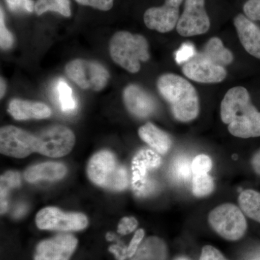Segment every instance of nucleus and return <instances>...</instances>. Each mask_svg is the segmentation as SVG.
<instances>
[{"label":"nucleus","mask_w":260,"mask_h":260,"mask_svg":"<svg viewBox=\"0 0 260 260\" xmlns=\"http://www.w3.org/2000/svg\"><path fill=\"white\" fill-rule=\"evenodd\" d=\"M220 116L234 136L260 137V112L251 104L249 92L244 87H234L227 92L222 101Z\"/></svg>","instance_id":"obj_1"},{"label":"nucleus","mask_w":260,"mask_h":260,"mask_svg":"<svg viewBox=\"0 0 260 260\" xmlns=\"http://www.w3.org/2000/svg\"><path fill=\"white\" fill-rule=\"evenodd\" d=\"M157 86L160 95L170 104L178 120L187 122L198 116L199 98L189 81L179 75L165 74L159 78Z\"/></svg>","instance_id":"obj_2"},{"label":"nucleus","mask_w":260,"mask_h":260,"mask_svg":"<svg viewBox=\"0 0 260 260\" xmlns=\"http://www.w3.org/2000/svg\"><path fill=\"white\" fill-rule=\"evenodd\" d=\"M109 51L113 60L131 73H138L140 62L150 58L146 39L127 31H119L113 36Z\"/></svg>","instance_id":"obj_3"},{"label":"nucleus","mask_w":260,"mask_h":260,"mask_svg":"<svg viewBox=\"0 0 260 260\" xmlns=\"http://www.w3.org/2000/svg\"><path fill=\"white\" fill-rule=\"evenodd\" d=\"M88 174L94 184L112 190H123L129 183L125 168L119 165L114 154L107 150L92 157L88 166Z\"/></svg>","instance_id":"obj_4"},{"label":"nucleus","mask_w":260,"mask_h":260,"mask_svg":"<svg viewBox=\"0 0 260 260\" xmlns=\"http://www.w3.org/2000/svg\"><path fill=\"white\" fill-rule=\"evenodd\" d=\"M208 220L213 230L229 241L242 239L247 229V223L243 212L231 203L220 205L212 210Z\"/></svg>","instance_id":"obj_5"},{"label":"nucleus","mask_w":260,"mask_h":260,"mask_svg":"<svg viewBox=\"0 0 260 260\" xmlns=\"http://www.w3.org/2000/svg\"><path fill=\"white\" fill-rule=\"evenodd\" d=\"M67 75L80 88L99 91L105 88L109 73L98 61L78 59L70 61L65 68Z\"/></svg>","instance_id":"obj_6"},{"label":"nucleus","mask_w":260,"mask_h":260,"mask_svg":"<svg viewBox=\"0 0 260 260\" xmlns=\"http://www.w3.org/2000/svg\"><path fill=\"white\" fill-rule=\"evenodd\" d=\"M36 137L37 153L51 158L68 155L75 143L74 133L64 126H51Z\"/></svg>","instance_id":"obj_7"},{"label":"nucleus","mask_w":260,"mask_h":260,"mask_svg":"<svg viewBox=\"0 0 260 260\" xmlns=\"http://www.w3.org/2000/svg\"><path fill=\"white\" fill-rule=\"evenodd\" d=\"M37 137L16 126H3L0 130V150L4 155L25 158L37 153Z\"/></svg>","instance_id":"obj_8"},{"label":"nucleus","mask_w":260,"mask_h":260,"mask_svg":"<svg viewBox=\"0 0 260 260\" xmlns=\"http://www.w3.org/2000/svg\"><path fill=\"white\" fill-rule=\"evenodd\" d=\"M36 222L42 230H56L62 232L80 231L85 229L88 221L81 213H65L53 207L44 208L38 213Z\"/></svg>","instance_id":"obj_9"},{"label":"nucleus","mask_w":260,"mask_h":260,"mask_svg":"<svg viewBox=\"0 0 260 260\" xmlns=\"http://www.w3.org/2000/svg\"><path fill=\"white\" fill-rule=\"evenodd\" d=\"M210 20L205 9V0H185L184 10L177 25L182 37H193L208 32Z\"/></svg>","instance_id":"obj_10"},{"label":"nucleus","mask_w":260,"mask_h":260,"mask_svg":"<svg viewBox=\"0 0 260 260\" xmlns=\"http://www.w3.org/2000/svg\"><path fill=\"white\" fill-rule=\"evenodd\" d=\"M158 154L150 150L143 149L135 155L133 160V184L135 192L140 196H145L153 189V183L148 180L147 174L150 169L160 165Z\"/></svg>","instance_id":"obj_11"},{"label":"nucleus","mask_w":260,"mask_h":260,"mask_svg":"<svg viewBox=\"0 0 260 260\" xmlns=\"http://www.w3.org/2000/svg\"><path fill=\"white\" fill-rule=\"evenodd\" d=\"M183 0H166L161 7L149 8L143 20L149 29L160 32L171 31L177 27L179 18V8Z\"/></svg>","instance_id":"obj_12"},{"label":"nucleus","mask_w":260,"mask_h":260,"mask_svg":"<svg viewBox=\"0 0 260 260\" xmlns=\"http://www.w3.org/2000/svg\"><path fill=\"white\" fill-rule=\"evenodd\" d=\"M182 72L189 79L202 83H220L227 75L223 67L214 64L200 53L184 63Z\"/></svg>","instance_id":"obj_13"},{"label":"nucleus","mask_w":260,"mask_h":260,"mask_svg":"<svg viewBox=\"0 0 260 260\" xmlns=\"http://www.w3.org/2000/svg\"><path fill=\"white\" fill-rule=\"evenodd\" d=\"M78 245L76 238L60 234L38 244L34 260H70Z\"/></svg>","instance_id":"obj_14"},{"label":"nucleus","mask_w":260,"mask_h":260,"mask_svg":"<svg viewBox=\"0 0 260 260\" xmlns=\"http://www.w3.org/2000/svg\"><path fill=\"white\" fill-rule=\"evenodd\" d=\"M123 99L128 111L138 117H148L155 110V103L153 97L139 85H128L124 89Z\"/></svg>","instance_id":"obj_15"},{"label":"nucleus","mask_w":260,"mask_h":260,"mask_svg":"<svg viewBox=\"0 0 260 260\" xmlns=\"http://www.w3.org/2000/svg\"><path fill=\"white\" fill-rule=\"evenodd\" d=\"M234 25L240 42L251 56L260 59V28L246 15H238Z\"/></svg>","instance_id":"obj_16"},{"label":"nucleus","mask_w":260,"mask_h":260,"mask_svg":"<svg viewBox=\"0 0 260 260\" xmlns=\"http://www.w3.org/2000/svg\"><path fill=\"white\" fill-rule=\"evenodd\" d=\"M8 112L17 120L42 119L51 116V109L44 103L14 99L10 103Z\"/></svg>","instance_id":"obj_17"},{"label":"nucleus","mask_w":260,"mask_h":260,"mask_svg":"<svg viewBox=\"0 0 260 260\" xmlns=\"http://www.w3.org/2000/svg\"><path fill=\"white\" fill-rule=\"evenodd\" d=\"M67 169L59 162H44L29 168L25 173V179L29 182L37 181H56L62 179Z\"/></svg>","instance_id":"obj_18"},{"label":"nucleus","mask_w":260,"mask_h":260,"mask_svg":"<svg viewBox=\"0 0 260 260\" xmlns=\"http://www.w3.org/2000/svg\"><path fill=\"white\" fill-rule=\"evenodd\" d=\"M140 138L158 153L166 154L172 147V140L169 135L152 123L142 126L138 131Z\"/></svg>","instance_id":"obj_19"},{"label":"nucleus","mask_w":260,"mask_h":260,"mask_svg":"<svg viewBox=\"0 0 260 260\" xmlns=\"http://www.w3.org/2000/svg\"><path fill=\"white\" fill-rule=\"evenodd\" d=\"M168 254L165 242L156 237L145 239L130 260H166Z\"/></svg>","instance_id":"obj_20"},{"label":"nucleus","mask_w":260,"mask_h":260,"mask_svg":"<svg viewBox=\"0 0 260 260\" xmlns=\"http://www.w3.org/2000/svg\"><path fill=\"white\" fill-rule=\"evenodd\" d=\"M200 54L214 64L223 68L234 60L232 51L224 47L221 40L216 37L210 39Z\"/></svg>","instance_id":"obj_21"},{"label":"nucleus","mask_w":260,"mask_h":260,"mask_svg":"<svg viewBox=\"0 0 260 260\" xmlns=\"http://www.w3.org/2000/svg\"><path fill=\"white\" fill-rule=\"evenodd\" d=\"M239 203L243 213L260 223V193L252 189L242 191Z\"/></svg>","instance_id":"obj_22"},{"label":"nucleus","mask_w":260,"mask_h":260,"mask_svg":"<svg viewBox=\"0 0 260 260\" xmlns=\"http://www.w3.org/2000/svg\"><path fill=\"white\" fill-rule=\"evenodd\" d=\"M34 10L38 15L48 11L56 12L64 17L71 15L70 0H37Z\"/></svg>","instance_id":"obj_23"},{"label":"nucleus","mask_w":260,"mask_h":260,"mask_svg":"<svg viewBox=\"0 0 260 260\" xmlns=\"http://www.w3.org/2000/svg\"><path fill=\"white\" fill-rule=\"evenodd\" d=\"M20 177L18 172H7L1 177V186H0V194H1V213L4 214L8 210V194L10 189L20 186Z\"/></svg>","instance_id":"obj_24"},{"label":"nucleus","mask_w":260,"mask_h":260,"mask_svg":"<svg viewBox=\"0 0 260 260\" xmlns=\"http://www.w3.org/2000/svg\"><path fill=\"white\" fill-rule=\"evenodd\" d=\"M58 96L61 110L65 112H71L76 109L77 104L73 97V90L63 79L58 80L56 83Z\"/></svg>","instance_id":"obj_25"},{"label":"nucleus","mask_w":260,"mask_h":260,"mask_svg":"<svg viewBox=\"0 0 260 260\" xmlns=\"http://www.w3.org/2000/svg\"><path fill=\"white\" fill-rule=\"evenodd\" d=\"M215 184L208 174H197L192 180V192L197 198H205L211 194Z\"/></svg>","instance_id":"obj_26"},{"label":"nucleus","mask_w":260,"mask_h":260,"mask_svg":"<svg viewBox=\"0 0 260 260\" xmlns=\"http://www.w3.org/2000/svg\"><path fill=\"white\" fill-rule=\"evenodd\" d=\"M191 167V172L194 175L208 174L213 167V161L208 155L201 154L195 157Z\"/></svg>","instance_id":"obj_27"},{"label":"nucleus","mask_w":260,"mask_h":260,"mask_svg":"<svg viewBox=\"0 0 260 260\" xmlns=\"http://www.w3.org/2000/svg\"><path fill=\"white\" fill-rule=\"evenodd\" d=\"M13 44H14V38L5 26L4 13L1 8V15H0V46H1V49L8 50L13 47Z\"/></svg>","instance_id":"obj_28"},{"label":"nucleus","mask_w":260,"mask_h":260,"mask_svg":"<svg viewBox=\"0 0 260 260\" xmlns=\"http://www.w3.org/2000/svg\"><path fill=\"white\" fill-rule=\"evenodd\" d=\"M244 12L251 20L260 21V0H248L244 5Z\"/></svg>","instance_id":"obj_29"},{"label":"nucleus","mask_w":260,"mask_h":260,"mask_svg":"<svg viewBox=\"0 0 260 260\" xmlns=\"http://www.w3.org/2000/svg\"><path fill=\"white\" fill-rule=\"evenodd\" d=\"M196 51L194 46L192 44L186 43L181 46L180 49L178 50L176 54V60L179 64L185 63L191 59L193 56L196 55Z\"/></svg>","instance_id":"obj_30"},{"label":"nucleus","mask_w":260,"mask_h":260,"mask_svg":"<svg viewBox=\"0 0 260 260\" xmlns=\"http://www.w3.org/2000/svg\"><path fill=\"white\" fill-rule=\"evenodd\" d=\"M174 170L179 179H187L190 177L191 167L187 159L181 158L174 164Z\"/></svg>","instance_id":"obj_31"},{"label":"nucleus","mask_w":260,"mask_h":260,"mask_svg":"<svg viewBox=\"0 0 260 260\" xmlns=\"http://www.w3.org/2000/svg\"><path fill=\"white\" fill-rule=\"evenodd\" d=\"M5 2L12 11L25 10L31 13L35 10V5L32 0H5Z\"/></svg>","instance_id":"obj_32"},{"label":"nucleus","mask_w":260,"mask_h":260,"mask_svg":"<svg viewBox=\"0 0 260 260\" xmlns=\"http://www.w3.org/2000/svg\"><path fill=\"white\" fill-rule=\"evenodd\" d=\"M77 3L85 6L92 7L102 11H108L112 8L114 0H75Z\"/></svg>","instance_id":"obj_33"},{"label":"nucleus","mask_w":260,"mask_h":260,"mask_svg":"<svg viewBox=\"0 0 260 260\" xmlns=\"http://www.w3.org/2000/svg\"><path fill=\"white\" fill-rule=\"evenodd\" d=\"M200 260H227L218 249L213 246L207 245L202 249Z\"/></svg>","instance_id":"obj_34"},{"label":"nucleus","mask_w":260,"mask_h":260,"mask_svg":"<svg viewBox=\"0 0 260 260\" xmlns=\"http://www.w3.org/2000/svg\"><path fill=\"white\" fill-rule=\"evenodd\" d=\"M138 226V221L133 217H126L121 220L118 226V232L122 235H126L134 232Z\"/></svg>","instance_id":"obj_35"},{"label":"nucleus","mask_w":260,"mask_h":260,"mask_svg":"<svg viewBox=\"0 0 260 260\" xmlns=\"http://www.w3.org/2000/svg\"><path fill=\"white\" fill-rule=\"evenodd\" d=\"M144 237L145 232L143 229H139L135 232L134 237H133L127 247L128 257L131 258L132 256L134 255L140 244H141L142 241H143Z\"/></svg>","instance_id":"obj_36"},{"label":"nucleus","mask_w":260,"mask_h":260,"mask_svg":"<svg viewBox=\"0 0 260 260\" xmlns=\"http://www.w3.org/2000/svg\"><path fill=\"white\" fill-rule=\"evenodd\" d=\"M109 251L115 255L118 260H124L127 256V248L119 245H114L109 248Z\"/></svg>","instance_id":"obj_37"},{"label":"nucleus","mask_w":260,"mask_h":260,"mask_svg":"<svg viewBox=\"0 0 260 260\" xmlns=\"http://www.w3.org/2000/svg\"><path fill=\"white\" fill-rule=\"evenodd\" d=\"M251 165H252L254 172L260 176V150L254 154L251 159Z\"/></svg>","instance_id":"obj_38"},{"label":"nucleus","mask_w":260,"mask_h":260,"mask_svg":"<svg viewBox=\"0 0 260 260\" xmlns=\"http://www.w3.org/2000/svg\"><path fill=\"white\" fill-rule=\"evenodd\" d=\"M25 212V207L24 205H20L19 206L18 208H17L15 212H14V215L16 218H19V217L23 215Z\"/></svg>","instance_id":"obj_39"},{"label":"nucleus","mask_w":260,"mask_h":260,"mask_svg":"<svg viewBox=\"0 0 260 260\" xmlns=\"http://www.w3.org/2000/svg\"><path fill=\"white\" fill-rule=\"evenodd\" d=\"M5 90H6V85H5L4 80L1 78V98L4 96Z\"/></svg>","instance_id":"obj_40"},{"label":"nucleus","mask_w":260,"mask_h":260,"mask_svg":"<svg viewBox=\"0 0 260 260\" xmlns=\"http://www.w3.org/2000/svg\"><path fill=\"white\" fill-rule=\"evenodd\" d=\"M177 260H189V259H186V258H184V257H181V258H179V259H177Z\"/></svg>","instance_id":"obj_41"}]
</instances>
